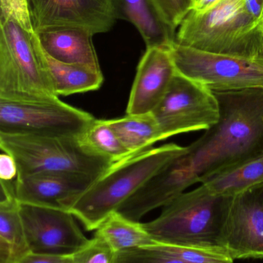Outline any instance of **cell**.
<instances>
[{"label":"cell","instance_id":"31","mask_svg":"<svg viewBox=\"0 0 263 263\" xmlns=\"http://www.w3.org/2000/svg\"><path fill=\"white\" fill-rule=\"evenodd\" d=\"M193 1H194V4H195V3H196V2L197 1V0H193Z\"/></svg>","mask_w":263,"mask_h":263},{"label":"cell","instance_id":"8","mask_svg":"<svg viewBox=\"0 0 263 263\" xmlns=\"http://www.w3.org/2000/svg\"><path fill=\"white\" fill-rule=\"evenodd\" d=\"M96 119L60 98L38 102L0 100V133L80 138Z\"/></svg>","mask_w":263,"mask_h":263},{"label":"cell","instance_id":"7","mask_svg":"<svg viewBox=\"0 0 263 263\" xmlns=\"http://www.w3.org/2000/svg\"><path fill=\"white\" fill-rule=\"evenodd\" d=\"M176 72L213 92L263 88V66L256 60L214 53L182 46H169Z\"/></svg>","mask_w":263,"mask_h":263},{"label":"cell","instance_id":"26","mask_svg":"<svg viewBox=\"0 0 263 263\" xmlns=\"http://www.w3.org/2000/svg\"><path fill=\"white\" fill-rule=\"evenodd\" d=\"M1 20L15 22L29 33H34L29 14V0H0Z\"/></svg>","mask_w":263,"mask_h":263},{"label":"cell","instance_id":"23","mask_svg":"<svg viewBox=\"0 0 263 263\" xmlns=\"http://www.w3.org/2000/svg\"><path fill=\"white\" fill-rule=\"evenodd\" d=\"M114 263H187L154 246L131 249L115 253Z\"/></svg>","mask_w":263,"mask_h":263},{"label":"cell","instance_id":"21","mask_svg":"<svg viewBox=\"0 0 263 263\" xmlns=\"http://www.w3.org/2000/svg\"><path fill=\"white\" fill-rule=\"evenodd\" d=\"M109 123L131 157L150 149L152 145L162 140L160 129L152 114L126 115L109 120Z\"/></svg>","mask_w":263,"mask_h":263},{"label":"cell","instance_id":"15","mask_svg":"<svg viewBox=\"0 0 263 263\" xmlns=\"http://www.w3.org/2000/svg\"><path fill=\"white\" fill-rule=\"evenodd\" d=\"M115 20L132 23L140 32L147 49L169 47L176 33L167 24L154 0H109Z\"/></svg>","mask_w":263,"mask_h":263},{"label":"cell","instance_id":"25","mask_svg":"<svg viewBox=\"0 0 263 263\" xmlns=\"http://www.w3.org/2000/svg\"><path fill=\"white\" fill-rule=\"evenodd\" d=\"M167 24L176 32L182 20L192 10L193 0H154Z\"/></svg>","mask_w":263,"mask_h":263},{"label":"cell","instance_id":"3","mask_svg":"<svg viewBox=\"0 0 263 263\" xmlns=\"http://www.w3.org/2000/svg\"><path fill=\"white\" fill-rule=\"evenodd\" d=\"M186 150L177 144H167L113 164L77 198L69 212L87 231L97 230L154 175Z\"/></svg>","mask_w":263,"mask_h":263},{"label":"cell","instance_id":"6","mask_svg":"<svg viewBox=\"0 0 263 263\" xmlns=\"http://www.w3.org/2000/svg\"><path fill=\"white\" fill-rule=\"evenodd\" d=\"M0 147L17 165V178L37 173H68L97 178L113 165L78 137L0 133Z\"/></svg>","mask_w":263,"mask_h":263},{"label":"cell","instance_id":"30","mask_svg":"<svg viewBox=\"0 0 263 263\" xmlns=\"http://www.w3.org/2000/svg\"><path fill=\"white\" fill-rule=\"evenodd\" d=\"M220 0H197L193 6L192 10L199 13L206 12L217 4Z\"/></svg>","mask_w":263,"mask_h":263},{"label":"cell","instance_id":"16","mask_svg":"<svg viewBox=\"0 0 263 263\" xmlns=\"http://www.w3.org/2000/svg\"><path fill=\"white\" fill-rule=\"evenodd\" d=\"M37 35L44 52L54 60L101 71L91 32L60 28L41 31Z\"/></svg>","mask_w":263,"mask_h":263},{"label":"cell","instance_id":"28","mask_svg":"<svg viewBox=\"0 0 263 263\" xmlns=\"http://www.w3.org/2000/svg\"><path fill=\"white\" fill-rule=\"evenodd\" d=\"M18 175L17 165L10 155L3 153L0 156V180L15 181Z\"/></svg>","mask_w":263,"mask_h":263},{"label":"cell","instance_id":"11","mask_svg":"<svg viewBox=\"0 0 263 263\" xmlns=\"http://www.w3.org/2000/svg\"><path fill=\"white\" fill-rule=\"evenodd\" d=\"M34 32L73 28L93 35L109 31L115 18L109 0H29Z\"/></svg>","mask_w":263,"mask_h":263},{"label":"cell","instance_id":"12","mask_svg":"<svg viewBox=\"0 0 263 263\" xmlns=\"http://www.w3.org/2000/svg\"><path fill=\"white\" fill-rule=\"evenodd\" d=\"M224 240L233 260L263 259V182L233 196Z\"/></svg>","mask_w":263,"mask_h":263},{"label":"cell","instance_id":"1","mask_svg":"<svg viewBox=\"0 0 263 263\" xmlns=\"http://www.w3.org/2000/svg\"><path fill=\"white\" fill-rule=\"evenodd\" d=\"M219 122L128 199L117 212L140 222L195 184L212 175L263 154V88L214 92Z\"/></svg>","mask_w":263,"mask_h":263},{"label":"cell","instance_id":"5","mask_svg":"<svg viewBox=\"0 0 263 263\" xmlns=\"http://www.w3.org/2000/svg\"><path fill=\"white\" fill-rule=\"evenodd\" d=\"M59 98L37 33L15 22L0 23V100L38 102Z\"/></svg>","mask_w":263,"mask_h":263},{"label":"cell","instance_id":"14","mask_svg":"<svg viewBox=\"0 0 263 263\" xmlns=\"http://www.w3.org/2000/svg\"><path fill=\"white\" fill-rule=\"evenodd\" d=\"M176 73L169 47L148 48L137 66L127 115L151 114L165 97Z\"/></svg>","mask_w":263,"mask_h":263},{"label":"cell","instance_id":"13","mask_svg":"<svg viewBox=\"0 0 263 263\" xmlns=\"http://www.w3.org/2000/svg\"><path fill=\"white\" fill-rule=\"evenodd\" d=\"M96 179L68 173L22 176L15 181V196L21 204L69 212L77 198Z\"/></svg>","mask_w":263,"mask_h":263},{"label":"cell","instance_id":"19","mask_svg":"<svg viewBox=\"0 0 263 263\" xmlns=\"http://www.w3.org/2000/svg\"><path fill=\"white\" fill-rule=\"evenodd\" d=\"M263 182V154L229 167L203 179L202 185L213 193L234 196Z\"/></svg>","mask_w":263,"mask_h":263},{"label":"cell","instance_id":"10","mask_svg":"<svg viewBox=\"0 0 263 263\" xmlns=\"http://www.w3.org/2000/svg\"><path fill=\"white\" fill-rule=\"evenodd\" d=\"M31 253L72 256L89 242L71 212L20 203Z\"/></svg>","mask_w":263,"mask_h":263},{"label":"cell","instance_id":"24","mask_svg":"<svg viewBox=\"0 0 263 263\" xmlns=\"http://www.w3.org/2000/svg\"><path fill=\"white\" fill-rule=\"evenodd\" d=\"M115 252L101 239L94 236L72 255L73 263H114Z\"/></svg>","mask_w":263,"mask_h":263},{"label":"cell","instance_id":"27","mask_svg":"<svg viewBox=\"0 0 263 263\" xmlns=\"http://www.w3.org/2000/svg\"><path fill=\"white\" fill-rule=\"evenodd\" d=\"M16 263H73L72 256L29 253Z\"/></svg>","mask_w":263,"mask_h":263},{"label":"cell","instance_id":"4","mask_svg":"<svg viewBox=\"0 0 263 263\" xmlns=\"http://www.w3.org/2000/svg\"><path fill=\"white\" fill-rule=\"evenodd\" d=\"M174 41L214 53L256 60L263 55V20L255 18L246 0H220L206 12L191 11Z\"/></svg>","mask_w":263,"mask_h":263},{"label":"cell","instance_id":"18","mask_svg":"<svg viewBox=\"0 0 263 263\" xmlns=\"http://www.w3.org/2000/svg\"><path fill=\"white\" fill-rule=\"evenodd\" d=\"M30 253L15 197L0 199V263H16Z\"/></svg>","mask_w":263,"mask_h":263},{"label":"cell","instance_id":"2","mask_svg":"<svg viewBox=\"0 0 263 263\" xmlns=\"http://www.w3.org/2000/svg\"><path fill=\"white\" fill-rule=\"evenodd\" d=\"M233 196L200 186L163 207L157 219L143 223L155 244L225 253L224 230Z\"/></svg>","mask_w":263,"mask_h":263},{"label":"cell","instance_id":"29","mask_svg":"<svg viewBox=\"0 0 263 263\" xmlns=\"http://www.w3.org/2000/svg\"><path fill=\"white\" fill-rule=\"evenodd\" d=\"M247 9L253 16L263 20V0H246Z\"/></svg>","mask_w":263,"mask_h":263},{"label":"cell","instance_id":"20","mask_svg":"<svg viewBox=\"0 0 263 263\" xmlns=\"http://www.w3.org/2000/svg\"><path fill=\"white\" fill-rule=\"evenodd\" d=\"M94 236L106 242L115 253L155 244L144 224L115 212L95 230Z\"/></svg>","mask_w":263,"mask_h":263},{"label":"cell","instance_id":"17","mask_svg":"<svg viewBox=\"0 0 263 263\" xmlns=\"http://www.w3.org/2000/svg\"><path fill=\"white\" fill-rule=\"evenodd\" d=\"M44 53L45 63L57 97L74 95L98 90L103 83L101 71L86 66L67 64Z\"/></svg>","mask_w":263,"mask_h":263},{"label":"cell","instance_id":"9","mask_svg":"<svg viewBox=\"0 0 263 263\" xmlns=\"http://www.w3.org/2000/svg\"><path fill=\"white\" fill-rule=\"evenodd\" d=\"M151 114L165 140L176 135L210 129L219 122L220 108L213 91L176 72L166 94Z\"/></svg>","mask_w":263,"mask_h":263},{"label":"cell","instance_id":"22","mask_svg":"<svg viewBox=\"0 0 263 263\" xmlns=\"http://www.w3.org/2000/svg\"><path fill=\"white\" fill-rule=\"evenodd\" d=\"M80 139L93 153L109 159L113 163L131 157L120 138L111 127L109 120L96 119Z\"/></svg>","mask_w":263,"mask_h":263}]
</instances>
